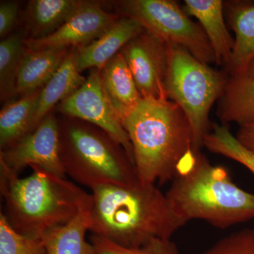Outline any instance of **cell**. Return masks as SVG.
<instances>
[{"mask_svg":"<svg viewBox=\"0 0 254 254\" xmlns=\"http://www.w3.org/2000/svg\"><path fill=\"white\" fill-rule=\"evenodd\" d=\"M91 235L123 247L171 239L186 225L155 185H103L91 189Z\"/></svg>","mask_w":254,"mask_h":254,"instance_id":"cell-1","label":"cell"},{"mask_svg":"<svg viewBox=\"0 0 254 254\" xmlns=\"http://www.w3.org/2000/svg\"><path fill=\"white\" fill-rule=\"evenodd\" d=\"M165 195L186 223L200 220L226 229L254 219V194L237 186L226 169L211 165L200 151L191 150L182 159Z\"/></svg>","mask_w":254,"mask_h":254,"instance_id":"cell-2","label":"cell"},{"mask_svg":"<svg viewBox=\"0 0 254 254\" xmlns=\"http://www.w3.org/2000/svg\"><path fill=\"white\" fill-rule=\"evenodd\" d=\"M122 123L140 183L172 182L179 164L193 150L191 128L181 108L169 99L143 98Z\"/></svg>","mask_w":254,"mask_h":254,"instance_id":"cell-3","label":"cell"},{"mask_svg":"<svg viewBox=\"0 0 254 254\" xmlns=\"http://www.w3.org/2000/svg\"><path fill=\"white\" fill-rule=\"evenodd\" d=\"M30 168L32 173L23 178L0 174L4 200L1 213L16 232L41 237L91 207V193L44 169L35 165Z\"/></svg>","mask_w":254,"mask_h":254,"instance_id":"cell-4","label":"cell"},{"mask_svg":"<svg viewBox=\"0 0 254 254\" xmlns=\"http://www.w3.org/2000/svg\"><path fill=\"white\" fill-rule=\"evenodd\" d=\"M60 155L67 176L83 186L139 182L126 151L99 127L72 118L59 122Z\"/></svg>","mask_w":254,"mask_h":254,"instance_id":"cell-5","label":"cell"},{"mask_svg":"<svg viewBox=\"0 0 254 254\" xmlns=\"http://www.w3.org/2000/svg\"><path fill=\"white\" fill-rule=\"evenodd\" d=\"M168 70L165 89L188 119L193 134V148L200 152L210 130L209 114L225 91L230 74L212 68L174 44H167Z\"/></svg>","mask_w":254,"mask_h":254,"instance_id":"cell-6","label":"cell"},{"mask_svg":"<svg viewBox=\"0 0 254 254\" xmlns=\"http://www.w3.org/2000/svg\"><path fill=\"white\" fill-rule=\"evenodd\" d=\"M117 9L141 23L145 31L166 44L182 47L195 59L210 65L215 57L199 23L190 19L176 1L172 0H122Z\"/></svg>","mask_w":254,"mask_h":254,"instance_id":"cell-7","label":"cell"},{"mask_svg":"<svg viewBox=\"0 0 254 254\" xmlns=\"http://www.w3.org/2000/svg\"><path fill=\"white\" fill-rule=\"evenodd\" d=\"M58 109L65 116L92 124L108 133L123 147L134 165L131 142L105 91L100 70L93 68L85 83L60 103Z\"/></svg>","mask_w":254,"mask_h":254,"instance_id":"cell-8","label":"cell"},{"mask_svg":"<svg viewBox=\"0 0 254 254\" xmlns=\"http://www.w3.org/2000/svg\"><path fill=\"white\" fill-rule=\"evenodd\" d=\"M33 165L66 178L60 155L59 121L53 114L47 115L31 133L0 151V174L19 176L23 169Z\"/></svg>","mask_w":254,"mask_h":254,"instance_id":"cell-9","label":"cell"},{"mask_svg":"<svg viewBox=\"0 0 254 254\" xmlns=\"http://www.w3.org/2000/svg\"><path fill=\"white\" fill-rule=\"evenodd\" d=\"M120 53L131 70L144 99H168L165 89L168 70V46L145 31L124 47Z\"/></svg>","mask_w":254,"mask_h":254,"instance_id":"cell-10","label":"cell"},{"mask_svg":"<svg viewBox=\"0 0 254 254\" xmlns=\"http://www.w3.org/2000/svg\"><path fill=\"white\" fill-rule=\"evenodd\" d=\"M118 18L105 11L99 2L86 1L59 29L44 38L25 39V45L29 50L81 48L98 39Z\"/></svg>","mask_w":254,"mask_h":254,"instance_id":"cell-11","label":"cell"},{"mask_svg":"<svg viewBox=\"0 0 254 254\" xmlns=\"http://www.w3.org/2000/svg\"><path fill=\"white\" fill-rule=\"evenodd\" d=\"M144 31L136 20L123 16L119 17L98 39L88 46L76 48L80 72L86 68L101 70L128 42Z\"/></svg>","mask_w":254,"mask_h":254,"instance_id":"cell-12","label":"cell"},{"mask_svg":"<svg viewBox=\"0 0 254 254\" xmlns=\"http://www.w3.org/2000/svg\"><path fill=\"white\" fill-rule=\"evenodd\" d=\"M185 12L198 19L215 57V64L227 68L231 60L235 38L230 35L222 0H185Z\"/></svg>","mask_w":254,"mask_h":254,"instance_id":"cell-13","label":"cell"},{"mask_svg":"<svg viewBox=\"0 0 254 254\" xmlns=\"http://www.w3.org/2000/svg\"><path fill=\"white\" fill-rule=\"evenodd\" d=\"M224 13L227 26L235 34L226 71L230 76H242L254 57V1H224Z\"/></svg>","mask_w":254,"mask_h":254,"instance_id":"cell-14","label":"cell"},{"mask_svg":"<svg viewBox=\"0 0 254 254\" xmlns=\"http://www.w3.org/2000/svg\"><path fill=\"white\" fill-rule=\"evenodd\" d=\"M71 49L26 48L18 70L16 94L23 96L43 88L67 58Z\"/></svg>","mask_w":254,"mask_h":254,"instance_id":"cell-15","label":"cell"},{"mask_svg":"<svg viewBox=\"0 0 254 254\" xmlns=\"http://www.w3.org/2000/svg\"><path fill=\"white\" fill-rule=\"evenodd\" d=\"M76 48L71 49L66 60L42 88L33 114L32 131L55 105L71 96L86 81L78 68Z\"/></svg>","mask_w":254,"mask_h":254,"instance_id":"cell-16","label":"cell"},{"mask_svg":"<svg viewBox=\"0 0 254 254\" xmlns=\"http://www.w3.org/2000/svg\"><path fill=\"white\" fill-rule=\"evenodd\" d=\"M105 91L122 121L143 100L126 60L115 55L100 70Z\"/></svg>","mask_w":254,"mask_h":254,"instance_id":"cell-17","label":"cell"},{"mask_svg":"<svg viewBox=\"0 0 254 254\" xmlns=\"http://www.w3.org/2000/svg\"><path fill=\"white\" fill-rule=\"evenodd\" d=\"M86 1L81 0H32L26 11V25L31 37L44 38L59 29Z\"/></svg>","mask_w":254,"mask_h":254,"instance_id":"cell-18","label":"cell"},{"mask_svg":"<svg viewBox=\"0 0 254 254\" xmlns=\"http://www.w3.org/2000/svg\"><path fill=\"white\" fill-rule=\"evenodd\" d=\"M90 209H83L68 223L41 235L47 254H96L91 242L86 240L91 228Z\"/></svg>","mask_w":254,"mask_h":254,"instance_id":"cell-19","label":"cell"},{"mask_svg":"<svg viewBox=\"0 0 254 254\" xmlns=\"http://www.w3.org/2000/svg\"><path fill=\"white\" fill-rule=\"evenodd\" d=\"M217 115L222 125L236 123L242 126L254 122V78L230 76L221 98Z\"/></svg>","mask_w":254,"mask_h":254,"instance_id":"cell-20","label":"cell"},{"mask_svg":"<svg viewBox=\"0 0 254 254\" xmlns=\"http://www.w3.org/2000/svg\"><path fill=\"white\" fill-rule=\"evenodd\" d=\"M42 89V88H41ZM41 89L5 105L0 112V148L6 149L32 131V121Z\"/></svg>","mask_w":254,"mask_h":254,"instance_id":"cell-21","label":"cell"},{"mask_svg":"<svg viewBox=\"0 0 254 254\" xmlns=\"http://www.w3.org/2000/svg\"><path fill=\"white\" fill-rule=\"evenodd\" d=\"M25 39L13 35L0 43V98L9 99L16 94V80L21 60L26 52Z\"/></svg>","mask_w":254,"mask_h":254,"instance_id":"cell-22","label":"cell"},{"mask_svg":"<svg viewBox=\"0 0 254 254\" xmlns=\"http://www.w3.org/2000/svg\"><path fill=\"white\" fill-rule=\"evenodd\" d=\"M203 147L211 153L240 163L254 175V153L237 141L226 125H212V128L203 138Z\"/></svg>","mask_w":254,"mask_h":254,"instance_id":"cell-23","label":"cell"},{"mask_svg":"<svg viewBox=\"0 0 254 254\" xmlns=\"http://www.w3.org/2000/svg\"><path fill=\"white\" fill-rule=\"evenodd\" d=\"M90 242L96 254H181L171 239L157 238L138 247H123L107 239L91 235Z\"/></svg>","mask_w":254,"mask_h":254,"instance_id":"cell-24","label":"cell"},{"mask_svg":"<svg viewBox=\"0 0 254 254\" xmlns=\"http://www.w3.org/2000/svg\"><path fill=\"white\" fill-rule=\"evenodd\" d=\"M0 254H47L41 237L14 230L0 213Z\"/></svg>","mask_w":254,"mask_h":254,"instance_id":"cell-25","label":"cell"},{"mask_svg":"<svg viewBox=\"0 0 254 254\" xmlns=\"http://www.w3.org/2000/svg\"><path fill=\"white\" fill-rule=\"evenodd\" d=\"M201 254H254V230L245 229L233 232Z\"/></svg>","mask_w":254,"mask_h":254,"instance_id":"cell-26","label":"cell"},{"mask_svg":"<svg viewBox=\"0 0 254 254\" xmlns=\"http://www.w3.org/2000/svg\"><path fill=\"white\" fill-rule=\"evenodd\" d=\"M18 4L16 1H4L0 4V37L6 38L16 26Z\"/></svg>","mask_w":254,"mask_h":254,"instance_id":"cell-27","label":"cell"},{"mask_svg":"<svg viewBox=\"0 0 254 254\" xmlns=\"http://www.w3.org/2000/svg\"><path fill=\"white\" fill-rule=\"evenodd\" d=\"M235 137L245 148L254 153V122L240 126Z\"/></svg>","mask_w":254,"mask_h":254,"instance_id":"cell-28","label":"cell"},{"mask_svg":"<svg viewBox=\"0 0 254 254\" xmlns=\"http://www.w3.org/2000/svg\"><path fill=\"white\" fill-rule=\"evenodd\" d=\"M243 76L254 78V57L251 60L250 64H249L248 66H247Z\"/></svg>","mask_w":254,"mask_h":254,"instance_id":"cell-29","label":"cell"}]
</instances>
